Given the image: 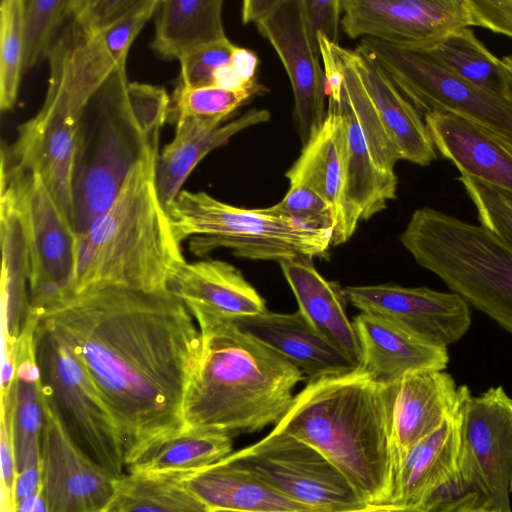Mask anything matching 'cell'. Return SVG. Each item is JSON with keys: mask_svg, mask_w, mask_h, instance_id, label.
<instances>
[{"mask_svg": "<svg viewBox=\"0 0 512 512\" xmlns=\"http://www.w3.org/2000/svg\"><path fill=\"white\" fill-rule=\"evenodd\" d=\"M342 292L361 312L385 317L433 346L448 348L471 326L470 306L452 291L379 284L347 286Z\"/></svg>", "mask_w": 512, "mask_h": 512, "instance_id": "ac0fdd59", "label": "cell"}, {"mask_svg": "<svg viewBox=\"0 0 512 512\" xmlns=\"http://www.w3.org/2000/svg\"><path fill=\"white\" fill-rule=\"evenodd\" d=\"M396 384L382 383L359 366L308 381L274 429L319 451L367 506L389 505Z\"/></svg>", "mask_w": 512, "mask_h": 512, "instance_id": "7a4b0ae2", "label": "cell"}, {"mask_svg": "<svg viewBox=\"0 0 512 512\" xmlns=\"http://www.w3.org/2000/svg\"><path fill=\"white\" fill-rule=\"evenodd\" d=\"M35 351L44 395L73 441L115 478H122L126 465L119 432L82 363L41 321Z\"/></svg>", "mask_w": 512, "mask_h": 512, "instance_id": "ba28073f", "label": "cell"}, {"mask_svg": "<svg viewBox=\"0 0 512 512\" xmlns=\"http://www.w3.org/2000/svg\"><path fill=\"white\" fill-rule=\"evenodd\" d=\"M431 512H500L490 507L477 493L466 492L438 503Z\"/></svg>", "mask_w": 512, "mask_h": 512, "instance_id": "c3c4849f", "label": "cell"}, {"mask_svg": "<svg viewBox=\"0 0 512 512\" xmlns=\"http://www.w3.org/2000/svg\"><path fill=\"white\" fill-rule=\"evenodd\" d=\"M41 462L29 465L17 473L14 483V508L41 491Z\"/></svg>", "mask_w": 512, "mask_h": 512, "instance_id": "7dc6e473", "label": "cell"}, {"mask_svg": "<svg viewBox=\"0 0 512 512\" xmlns=\"http://www.w3.org/2000/svg\"><path fill=\"white\" fill-rule=\"evenodd\" d=\"M128 84L126 67L119 69L78 117L72 201L77 236L111 207L132 169L160 153L131 107Z\"/></svg>", "mask_w": 512, "mask_h": 512, "instance_id": "8992f818", "label": "cell"}, {"mask_svg": "<svg viewBox=\"0 0 512 512\" xmlns=\"http://www.w3.org/2000/svg\"><path fill=\"white\" fill-rule=\"evenodd\" d=\"M168 290L190 313L235 320L267 310L265 300L241 272L221 260L184 262L174 272Z\"/></svg>", "mask_w": 512, "mask_h": 512, "instance_id": "484cf974", "label": "cell"}, {"mask_svg": "<svg viewBox=\"0 0 512 512\" xmlns=\"http://www.w3.org/2000/svg\"><path fill=\"white\" fill-rule=\"evenodd\" d=\"M467 388L457 386L444 371L415 372L397 382L393 406L395 480L410 450L454 416Z\"/></svg>", "mask_w": 512, "mask_h": 512, "instance_id": "603a6c76", "label": "cell"}, {"mask_svg": "<svg viewBox=\"0 0 512 512\" xmlns=\"http://www.w3.org/2000/svg\"><path fill=\"white\" fill-rule=\"evenodd\" d=\"M177 241L204 256L218 248L251 260L283 262L325 257L333 230H315L258 209L224 203L205 192L181 190L166 209Z\"/></svg>", "mask_w": 512, "mask_h": 512, "instance_id": "52a82bcc", "label": "cell"}, {"mask_svg": "<svg viewBox=\"0 0 512 512\" xmlns=\"http://www.w3.org/2000/svg\"><path fill=\"white\" fill-rule=\"evenodd\" d=\"M262 90L265 87L261 84L239 90L177 85L171 97L169 112L175 121V133L213 130L221 126L251 96Z\"/></svg>", "mask_w": 512, "mask_h": 512, "instance_id": "d590c367", "label": "cell"}, {"mask_svg": "<svg viewBox=\"0 0 512 512\" xmlns=\"http://www.w3.org/2000/svg\"><path fill=\"white\" fill-rule=\"evenodd\" d=\"M234 45L228 38L200 46L183 56L177 85L186 87L213 86L214 75L231 61Z\"/></svg>", "mask_w": 512, "mask_h": 512, "instance_id": "7bdbcfd3", "label": "cell"}, {"mask_svg": "<svg viewBox=\"0 0 512 512\" xmlns=\"http://www.w3.org/2000/svg\"><path fill=\"white\" fill-rule=\"evenodd\" d=\"M169 290L94 288L40 315L82 363L119 432L125 465L184 430L183 400L201 336Z\"/></svg>", "mask_w": 512, "mask_h": 512, "instance_id": "6da1fadb", "label": "cell"}, {"mask_svg": "<svg viewBox=\"0 0 512 512\" xmlns=\"http://www.w3.org/2000/svg\"><path fill=\"white\" fill-rule=\"evenodd\" d=\"M279 264L294 293L298 311L318 334L359 366L361 348L354 324L345 313L342 288L324 279L313 259L299 258Z\"/></svg>", "mask_w": 512, "mask_h": 512, "instance_id": "f546056e", "label": "cell"}, {"mask_svg": "<svg viewBox=\"0 0 512 512\" xmlns=\"http://www.w3.org/2000/svg\"><path fill=\"white\" fill-rule=\"evenodd\" d=\"M231 321L242 332L295 365L308 381L358 367L318 334L299 311L282 314L267 309Z\"/></svg>", "mask_w": 512, "mask_h": 512, "instance_id": "d4e9b609", "label": "cell"}, {"mask_svg": "<svg viewBox=\"0 0 512 512\" xmlns=\"http://www.w3.org/2000/svg\"><path fill=\"white\" fill-rule=\"evenodd\" d=\"M201 345L183 400L184 429L253 433L277 425L305 375L233 321L193 312Z\"/></svg>", "mask_w": 512, "mask_h": 512, "instance_id": "3957f363", "label": "cell"}, {"mask_svg": "<svg viewBox=\"0 0 512 512\" xmlns=\"http://www.w3.org/2000/svg\"><path fill=\"white\" fill-rule=\"evenodd\" d=\"M230 64L237 73L248 83L256 81L255 73L258 66L257 55L247 48L236 46Z\"/></svg>", "mask_w": 512, "mask_h": 512, "instance_id": "681fc988", "label": "cell"}, {"mask_svg": "<svg viewBox=\"0 0 512 512\" xmlns=\"http://www.w3.org/2000/svg\"><path fill=\"white\" fill-rule=\"evenodd\" d=\"M400 242L416 263L512 333V248L482 225L422 207Z\"/></svg>", "mask_w": 512, "mask_h": 512, "instance_id": "5b68a950", "label": "cell"}, {"mask_svg": "<svg viewBox=\"0 0 512 512\" xmlns=\"http://www.w3.org/2000/svg\"><path fill=\"white\" fill-rule=\"evenodd\" d=\"M24 73L48 58L51 46L71 13V0H23Z\"/></svg>", "mask_w": 512, "mask_h": 512, "instance_id": "f35d334b", "label": "cell"}, {"mask_svg": "<svg viewBox=\"0 0 512 512\" xmlns=\"http://www.w3.org/2000/svg\"><path fill=\"white\" fill-rule=\"evenodd\" d=\"M401 160L428 166L437 159L424 118L390 76L358 46L345 48Z\"/></svg>", "mask_w": 512, "mask_h": 512, "instance_id": "83f0119b", "label": "cell"}, {"mask_svg": "<svg viewBox=\"0 0 512 512\" xmlns=\"http://www.w3.org/2000/svg\"><path fill=\"white\" fill-rule=\"evenodd\" d=\"M158 1L150 0L132 17L101 33L80 29L69 15L51 46L47 92L36 114H62L77 123L92 96L126 67L130 47L153 17Z\"/></svg>", "mask_w": 512, "mask_h": 512, "instance_id": "30bf717a", "label": "cell"}, {"mask_svg": "<svg viewBox=\"0 0 512 512\" xmlns=\"http://www.w3.org/2000/svg\"><path fill=\"white\" fill-rule=\"evenodd\" d=\"M3 353L16 351L18 338L30 311L29 261L23 192L18 173L1 166L0 173Z\"/></svg>", "mask_w": 512, "mask_h": 512, "instance_id": "7402d4cb", "label": "cell"}, {"mask_svg": "<svg viewBox=\"0 0 512 512\" xmlns=\"http://www.w3.org/2000/svg\"><path fill=\"white\" fill-rule=\"evenodd\" d=\"M305 22L311 38L318 44V34L339 44L342 28L341 0H301Z\"/></svg>", "mask_w": 512, "mask_h": 512, "instance_id": "f6af8a7d", "label": "cell"}, {"mask_svg": "<svg viewBox=\"0 0 512 512\" xmlns=\"http://www.w3.org/2000/svg\"><path fill=\"white\" fill-rule=\"evenodd\" d=\"M15 512H48L42 489L34 496L19 503L15 508Z\"/></svg>", "mask_w": 512, "mask_h": 512, "instance_id": "f907efd6", "label": "cell"}, {"mask_svg": "<svg viewBox=\"0 0 512 512\" xmlns=\"http://www.w3.org/2000/svg\"><path fill=\"white\" fill-rule=\"evenodd\" d=\"M1 499L15 512L14 483L17 475L14 432H13V397L12 391L1 396Z\"/></svg>", "mask_w": 512, "mask_h": 512, "instance_id": "ee69618b", "label": "cell"}, {"mask_svg": "<svg viewBox=\"0 0 512 512\" xmlns=\"http://www.w3.org/2000/svg\"><path fill=\"white\" fill-rule=\"evenodd\" d=\"M472 26L512 38V0H467Z\"/></svg>", "mask_w": 512, "mask_h": 512, "instance_id": "bcb514c9", "label": "cell"}, {"mask_svg": "<svg viewBox=\"0 0 512 512\" xmlns=\"http://www.w3.org/2000/svg\"><path fill=\"white\" fill-rule=\"evenodd\" d=\"M23 0L0 3V110L16 104L23 70Z\"/></svg>", "mask_w": 512, "mask_h": 512, "instance_id": "74e56055", "label": "cell"}, {"mask_svg": "<svg viewBox=\"0 0 512 512\" xmlns=\"http://www.w3.org/2000/svg\"><path fill=\"white\" fill-rule=\"evenodd\" d=\"M157 158L140 161L111 207L77 236L71 296L102 287L168 290L186 262L157 193Z\"/></svg>", "mask_w": 512, "mask_h": 512, "instance_id": "277c9868", "label": "cell"}, {"mask_svg": "<svg viewBox=\"0 0 512 512\" xmlns=\"http://www.w3.org/2000/svg\"><path fill=\"white\" fill-rule=\"evenodd\" d=\"M459 476L490 507L512 512V397L502 386L462 398Z\"/></svg>", "mask_w": 512, "mask_h": 512, "instance_id": "4fadbf2b", "label": "cell"}, {"mask_svg": "<svg viewBox=\"0 0 512 512\" xmlns=\"http://www.w3.org/2000/svg\"><path fill=\"white\" fill-rule=\"evenodd\" d=\"M505 192H506V191H505ZM506 195H507L508 200H509V201H510V203L512 204V194H511V193L506 192Z\"/></svg>", "mask_w": 512, "mask_h": 512, "instance_id": "db71d44e", "label": "cell"}, {"mask_svg": "<svg viewBox=\"0 0 512 512\" xmlns=\"http://www.w3.org/2000/svg\"><path fill=\"white\" fill-rule=\"evenodd\" d=\"M342 65L344 81L337 102L328 101L343 118L347 137L345 198L356 229L397 197L395 165L401 160L345 48L333 43Z\"/></svg>", "mask_w": 512, "mask_h": 512, "instance_id": "9c48e42d", "label": "cell"}, {"mask_svg": "<svg viewBox=\"0 0 512 512\" xmlns=\"http://www.w3.org/2000/svg\"><path fill=\"white\" fill-rule=\"evenodd\" d=\"M241 15L269 41L286 70L303 146L327 116V92L319 45L310 36L301 0H246Z\"/></svg>", "mask_w": 512, "mask_h": 512, "instance_id": "5bb4252c", "label": "cell"}, {"mask_svg": "<svg viewBox=\"0 0 512 512\" xmlns=\"http://www.w3.org/2000/svg\"><path fill=\"white\" fill-rule=\"evenodd\" d=\"M176 476L210 512H324L288 498L225 459Z\"/></svg>", "mask_w": 512, "mask_h": 512, "instance_id": "f1b7e54d", "label": "cell"}, {"mask_svg": "<svg viewBox=\"0 0 512 512\" xmlns=\"http://www.w3.org/2000/svg\"><path fill=\"white\" fill-rule=\"evenodd\" d=\"M19 174L26 218L30 309L39 315L71 296L77 235L41 177Z\"/></svg>", "mask_w": 512, "mask_h": 512, "instance_id": "9a60e30c", "label": "cell"}, {"mask_svg": "<svg viewBox=\"0 0 512 512\" xmlns=\"http://www.w3.org/2000/svg\"><path fill=\"white\" fill-rule=\"evenodd\" d=\"M360 348L359 367L385 384L421 371H444L447 348L430 345L396 323L377 314L361 312L353 321Z\"/></svg>", "mask_w": 512, "mask_h": 512, "instance_id": "cb8c5ba5", "label": "cell"}, {"mask_svg": "<svg viewBox=\"0 0 512 512\" xmlns=\"http://www.w3.org/2000/svg\"><path fill=\"white\" fill-rule=\"evenodd\" d=\"M231 453L230 435L184 429L149 446L126 468L128 473L185 475L210 466Z\"/></svg>", "mask_w": 512, "mask_h": 512, "instance_id": "836d02e7", "label": "cell"}, {"mask_svg": "<svg viewBox=\"0 0 512 512\" xmlns=\"http://www.w3.org/2000/svg\"><path fill=\"white\" fill-rule=\"evenodd\" d=\"M342 29L404 48L433 43L471 27L467 0H341Z\"/></svg>", "mask_w": 512, "mask_h": 512, "instance_id": "e0dca14e", "label": "cell"}, {"mask_svg": "<svg viewBox=\"0 0 512 512\" xmlns=\"http://www.w3.org/2000/svg\"><path fill=\"white\" fill-rule=\"evenodd\" d=\"M224 459L288 498L324 512L368 507L319 451L274 428L260 441Z\"/></svg>", "mask_w": 512, "mask_h": 512, "instance_id": "7c38bea8", "label": "cell"}, {"mask_svg": "<svg viewBox=\"0 0 512 512\" xmlns=\"http://www.w3.org/2000/svg\"><path fill=\"white\" fill-rule=\"evenodd\" d=\"M457 180L474 204L480 225L512 248V204L506 192L464 175Z\"/></svg>", "mask_w": 512, "mask_h": 512, "instance_id": "ab89813d", "label": "cell"}, {"mask_svg": "<svg viewBox=\"0 0 512 512\" xmlns=\"http://www.w3.org/2000/svg\"><path fill=\"white\" fill-rule=\"evenodd\" d=\"M435 149L461 175L512 194V139L450 113L424 117Z\"/></svg>", "mask_w": 512, "mask_h": 512, "instance_id": "ffe728a7", "label": "cell"}, {"mask_svg": "<svg viewBox=\"0 0 512 512\" xmlns=\"http://www.w3.org/2000/svg\"><path fill=\"white\" fill-rule=\"evenodd\" d=\"M502 62H503V65L505 67L506 74H507V77H508V81H509V84H510V87H511V90H512V56H505L502 59Z\"/></svg>", "mask_w": 512, "mask_h": 512, "instance_id": "f5cc1de1", "label": "cell"}, {"mask_svg": "<svg viewBox=\"0 0 512 512\" xmlns=\"http://www.w3.org/2000/svg\"><path fill=\"white\" fill-rule=\"evenodd\" d=\"M44 401L41 488L48 512L110 511L118 479L79 448L45 395Z\"/></svg>", "mask_w": 512, "mask_h": 512, "instance_id": "2e32d148", "label": "cell"}, {"mask_svg": "<svg viewBox=\"0 0 512 512\" xmlns=\"http://www.w3.org/2000/svg\"><path fill=\"white\" fill-rule=\"evenodd\" d=\"M117 485L113 512H210L176 475L127 473Z\"/></svg>", "mask_w": 512, "mask_h": 512, "instance_id": "8d00e7d4", "label": "cell"}, {"mask_svg": "<svg viewBox=\"0 0 512 512\" xmlns=\"http://www.w3.org/2000/svg\"><path fill=\"white\" fill-rule=\"evenodd\" d=\"M76 122L62 114H35L17 129V138L1 159L36 173L72 225Z\"/></svg>", "mask_w": 512, "mask_h": 512, "instance_id": "d6986e66", "label": "cell"}, {"mask_svg": "<svg viewBox=\"0 0 512 512\" xmlns=\"http://www.w3.org/2000/svg\"><path fill=\"white\" fill-rule=\"evenodd\" d=\"M108 512H113L112 510L108 511Z\"/></svg>", "mask_w": 512, "mask_h": 512, "instance_id": "11a10c76", "label": "cell"}, {"mask_svg": "<svg viewBox=\"0 0 512 512\" xmlns=\"http://www.w3.org/2000/svg\"><path fill=\"white\" fill-rule=\"evenodd\" d=\"M357 46L384 69L422 117L450 113L512 139V99L469 83L420 51L374 38H361Z\"/></svg>", "mask_w": 512, "mask_h": 512, "instance_id": "8fae6325", "label": "cell"}, {"mask_svg": "<svg viewBox=\"0 0 512 512\" xmlns=\"http://www.w3.org/2000/svg\"><path fill=\"white\" fill-rule=\"evenodd\" d=\"M39 321L40 315L30 310L16 347L11 391L17 473L41 462L45 401L35 351V330Z\"/></svg>", "mask_w": 512, "mask_h": 512, "instance_id": "4dcf8cb0", "label": "cell"}, {"mask_svg": "<svg viewBox=\"0 0 512 512\" xmlns=\"http://www.w3.org/2000/svg\"><path fill=\"white\" fill-rule=\"evenodd\" d=\"M222 7V0H159L151 49L162 59L180 60L200 46L227 38Z\"/></svg>", "mask_w": 512, "mask_h": 512, "instance_id": "1f68e13d", "label": "cell"}, {"mask_svg": "<svg viewBox=\"0 0 512 512\" xmlns=\"http://www.w3.org/2000/svg\"><path fill=\"white\" fill-rule=\"evenodd\" d=\"M459 457L460 405L453 417L407 454L396 476L389 505L429 508L436 494L461 483Z\"/></svg>", "mask_w": 512, "mask_h": 512, "instance_id": "4316f807", "label": "cell"}, {"mask_svg": "<svg viewBox=\"0 0 512 512\" xmlns=\"http://www.w3.org/2000/svg\"><path fill=\"white\" fill-rule=\"evenodd\" d=\"M262 209L306 228L334 232L335 220L330 206L316 192L301 185H290L281 201Z\"/></svg>", "mask_w": 512, "mask_h": 512, "instance_id": "60d3db41", "label": "cell"}, {"mask_svg": "<svg viewBox=\"0 0 512 512\" xmlns=\"http://www.w3.org/2000/svg\"><path fill=\"white\" fill-rule=\"evenodd\" d=\"M290 185L310 188L330 206L335 220L332 245L345 243L355 232L345 198L347 176L346 126L341 115L327 106V116L285 173Z\"/></svg>", "mask_w": 512, "mask_h": 512, "instance_id": "44dd1931", "label": "cell"}, {"mask_svg": "<svg viewBox=\"0 0 512 512\" xmlns=\"http://www.w3.org/2000/svg\"><path fill=\"white\" fill-rule=\"evenodd\" d=\"M270 119L266 109H251L213 130L175 133L159 153L155 164V185L165 209L182 190L197 164L212 150L223 146L237 133Z\"/></svg>", "mask_w": 512, "mask_h": 512, "instance_id": "d6a6232c", "label": "cell"}, {"mask_svg": "<svg viewBox=\"0 0 512 512\" xmlns=\"http://www.w3.org/2000/svg\"><path fill=\"white\" fill-rule=\"evenodd\" d=\"M420 51L469 83L492 94L512 99V90L502 59L497 58L464 27L428 45L408 48Z\"/></svg>", "mask_w": 512, "mask_h": 512, "instance_id": "e575fe53", "label": "cell"}, {"mask_svg": "<svg viewBox=\"0 0 512 512\" xmlns=\"http://www.w3.org/2000/svg\"><path fill=\"white\" fill-rule=\"evenodd\" d=\"M335 512H431V509L426 507H402L395 505H383V506H368L361 509L355 510H344Z\"/></svg>", "mask_w": 512, "mask_h": 512, "instance_id": "816d5d0a", "label": "cell"}, {"mask_svg": "<svg viewBox=\"0 0 512 512\" xmlns=\"http://www.w3.org/2000/svg\"><path fill=\"white\" fill-rule=\"evenodd\" d=\"M150 0H71L70 19L82 30L101 33L126 21Z\"/></svg>", "mask_w": 512, "mask_h": 512, "instance_id": "b9f144b4", "label": "cell"}]
</instances>
